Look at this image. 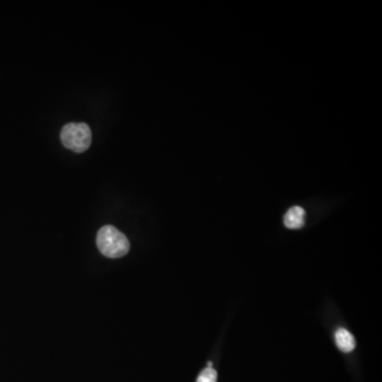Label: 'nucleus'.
Here are the masks:
<instances>
[{"instance_id":"nucleus-4","label":"nucleus","mask_w":382,"mask_h":382,"mask_svg":"<svg viewBox=\"0 0 382 382\" xmlns=\"http://www.w3.org/2000/svg\"><path fill=\"white\" fill-rule=\"evenodd\" d=\"M334 339L338 348L343 353H350L356 348L354 336L348 329L340 328L334 334Z\"/></svg>"},{"instance_id":"nucleus-3","label":"nucleus","mask_w":382,"mask_h":382,"mask_svg":"<svg viewBox=\"0 0 382 382\" xmlns=\"http://www.w3.org/2000/svg\"><path fill=\"white\" fill-rule=\"evenodd\" d=\"M305 215H306V213H305L304 209H302V207H292L284 215V225L290 228V230H298V228H303L305 222Z\"/></svg>"},{"instance_id":"nucleus-5","label":"nucleus","mask_w":382,"mask_h":382,"mask_svg":"<svg viewBox=\"0 0 382 382\" xmlns=\"http://www.w3.org/2000/svg\"><path fill=\"white\" fill-rule=\"evenodd\" d=\"M197 382H217V371L213 367H207L199 375Z\"/></svg>"},{"instance_id":"nucleus-1","label":"nucleus","mask_w":382,"mask_h":382,"mask_svg":"<svg viewBox=\"0 0 382 382\" xmlns=\"http://www.w3.org/2000/svg\"><path fill=\"white\" fill-rule=\"evenodd\" d=\"M97 246L99 251L109 258H120L130 251V242L126 235L112 225L100 228L97 235Z\"/></svg>"},{"instance_id":"nucleus-2","label":"nucleus","mask_w":382,"mask_h":382,"mask_svg":"<svg viewBox=\"0 0 382 382\" xmlns=\"http://www.w3.org/2000/svg\"><path fill=\"white\" fill-rule=\"evenodd\" d=\"M61 140L64 146L76 153L85 152L91 145V131L86 124H66L61 131Z\"/></svg>"}]
</instances>
